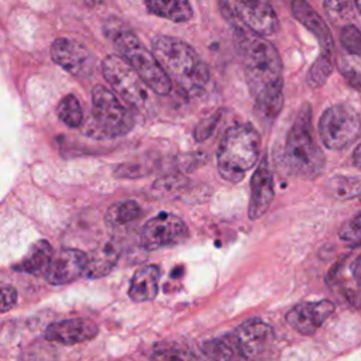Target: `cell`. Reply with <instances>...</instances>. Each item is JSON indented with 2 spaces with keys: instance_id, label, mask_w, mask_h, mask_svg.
Masks as SVG:
<instances>
[{
  "instance_id": "cell-20",
  "label": "cell",
  "mask_w": 361,
  "mask_h": 361,
  "mask_svg": "<svg viewBox=\"0 0 361 361\" xmlns=\"http://www.w3.org/2000/svg\"><path fill=\"white\" fill-rule=\"evenodd\" d=\"M54 257L52 245L47 240L35 241L24 258L14 267L20 272H25L30 275H45L51 261Z\"/></svg>"
},
{
  "instance_id": "cell-2",
  "label": "cell",
  "mask_w": 361,
  "mask_h": 361,
  "mask_svg": "<svg viewBox=\"0 0 361 361\" xmlns=\"http://www.w3.org/2000/svg\"><path fill=\"white\" fill-rule=\"evenodd\" d=\"M152 52L169 79L183 93L188 96L204 93L210 80V72L204 61L189 44L175 37L157 35L152 39Z\"/></svg>"
},
{
  "instance_id": "cell-22",
  "label": "cell",
  "mask_w": 361,
  "mask_h": 361,
  "mask_svg": "<svg viewBox=\"0 0 361 361\" xmlns=\"http://www.w3.org/2000/svg\"><path fill=\"white\" fill-rule=\"evenodd\" d=\"M144 3L154 16L175 23H185L193 16L189 0H144Z\"/></svg>"
},
{
  "instance_id": "cell-4",
  "label": "cell",
  "mask_w": 361,
  "mask_h": 361,
  "mask_svg": "<svg viewBox=\"0 0 361 361\" xmlns=\"http://www.w3.org/2000/svg\"><path fill=\"white\" fill-rule=\"evenodd\" d=\"M104 32L111 39L118 54L138 72L155 94L164 96L172 90V80L164 71L155 54L147 49L137 35L120 20H107L104 23Z\"/></svg>"
},
{
  "instance_id": "cell-24",
  "label": "cell",
  "mask_w": 361,
  "mask_h": 361,
  "mask_svg": "<svg viewBox=\"0 0 361 361\" xmlns=\"http://www.w3.org/2000/svg\"><path fill=\"white\" fill-rule=\"evenodd\" d=\"M141 214V206L135 200H121L111 204L106 214L104 221L109 226H123L137 220Z\"/></svg>"
},
{
  "instance_id": "cell-9",
  "label": "cell",
  "mask_w": 361,
  "mask_h": 361,
  "mask_svg": "<svg viewBox=\"0 0 361 361\" xmlns=\"http://www.w3.org/2000/svg\"><path fill=\"white\" fill-rule=\"evenodd\" d=\"M189 235L185 221L169 212H161L149 219L140 234V244L147 251L168 248L183 243Z\"/></svg>"
},
{
  "instance_id": "cell-19",
  "label": "cell",
  "mask_w": 361,
  "mask_h": 361,
  "mask_svg": "<svg viewBox=\"0 0 361 361\" xmlns=\"http://www.w3.org/2000/svg\"><path fill=\"white\" fill-rule=\"evenodd\" d=\"M159 278H161V271L157 265L154 264L142 265L133 275V279L128 288V296L134 302H148L155 299L158 293Z\"/></svg>"
},
{
  "instance_id": "cell-33",
  "label": "cell",
  "mask_w": 361,
  "mask_h": 361,
  "mask_svg": "<svg viewBox=\"0 0 361 361\" xmlns=\"http://www.w3.org/2000/svg\"><path fill=\"white\" fill-rule=\"evenodd\" d=\"M353 275H354V279L357 281L358 286L361 288V255L357 258V261L353 265Z\"/></svg>"
},
{
  "instance_id": "cell-30",
  "label": "cell",
  "mask_w": 361,
  "mask_h": 361,
  "mask_svg": "<svg viewBox=\"0 0 361 361\" xmlns=\"http://www.w3.org/2000/svg\"><path fill=\"white\" fill-rule=\"evenodd\" d=\"M338 237L347 243L361 241V212L343 224L338 230Z\"/></svg>"
},
{
  "instance_id": "cell-5",
  "label": "cell",
  "mask_w": 361,
  "mask_h": 361,
  "mask_svg": "<svg viewBox=\"0 0 361 361\" xmlns=\"http://www.w3.org/2000/svg\"><path fill=\"white\" fill-rule=\"evenodd\" d=\"M261 137L247 123L228 127L217 148V169L223 179L238 183L259 159Z\"/></svg>"
},
{
  "instance_id": "cell-34",
  "label": "cell",
  "mask_w": 361,
  "mask_h": 361,
  "mask_svg": "<svg viewBox=\"0 0 361 361\" xmlns=\"http://www.w3.org/2000/svg\"><path fill=\"white\" fill-rule=\"evenodd\" d=\"M353 164L357 168H361V144H358L353 152Z\"/></svg>"
},
{
  "instance_id": "cell-10",
  "label": "cell",
  "mask_w": 361,
  "mask_h": 361,
  "mask_svg": "<svg viewBox=\"0 0 361 361\" xmlns=\"http://www.w3.org/2000/svg\"><path fill=\"white\" fill-rule=\"evenodd\" d=\"M52 61L76 78H89L94 71V58L80 42L71 38H56L49 49Z\"/></svg>"
},
{
  "instance_id": "cell-14",
  "label": "cell",
  "mask_w": 361,
  "mask_h": 361,
  "mask_svg": "<svg viewBox=\"0 0 361 361\" xmlns=\"http://www.w3.org/2000/svg\"><path fill=\"white\" fill-rule=\"evenodd\" d=\"M87 254L76 248H62L58 251L45 272V279L51 285L71 283L85 275Z\"/></svg>"
},
{
  "instance_id": "cell-25",
  "label": "cell",
  "mask_w": 361,
  "mask_h": 361,
  "mask_svg": "<svg viewBox=\"0 0 361 361\" xmlns=\"http://www.w3.org/2000/svg\"><path fill=\"white\" fill-rule=\"evenodd\" d=\"M58 118L68 126L69 128H78L83 123V110L76 96L66 94L63 96L56 107Z\"/></svg>"
},
{
  "instance_id": "cell-32",
  "label": "cell",
  "mask_w": 361,
  "mask_h": 361,
  "mask_svg": "<svg viewBox=\"0 0 361 361\" xmlns=\"http://www.w3.org/2000/svg\"><path fill=\"white\" fill-rule=\"evenodd\" d=\"M152 358L155 360H176V358H195L193 354H188L182 350H158L155 351L152 355Z\"/></svg>"
},
{
  "instance_id": "cell-27",
  "label": "cell",
  "mask_w": 361,
  "mask_h": 361,
  "mask_svg": "<svg viewBox=\"0 0 361 361\" xmlns=\"http://www.w3.org/2000/svg\"><path fill=\"white\" fill-rule=\"evenodd\" d=\"M336 65V58H330V56H324V55H317L316 61L313 62V65L310 66L307 76H306V82L312 89H319L322 87L326 80L329 79V76L331 75L333 69Z\"/></svg>"
},
{
  "instance_id": "cell-28",
  "label": "cell",
  "mask_w": 361,
  "mask_h": 361,
  "mask_svg": "<svg viewBox=\"0 0 361 361\" xmlns=\"http://www.w3.org/2000/svg\"><path fill=\"white\" fill-rule=\"evenodd\" d=\"M324 11L327 17L333 23H345L354 17L355 14V0H324L323 3Z\"/></svg>"
},
{
  "instance_id": "cell-13",
  "label": "cell",
  "mask_w": 361,
  "mask_h": 361,
  "mask_svg": "<svg viewBox=\"0 0 361 361\" xmlns=\"http://www.w3.org/2000/svg\"><path fill=\"white\" fill-rule=\"evenodd\" d=\"M231 336L235 340L244 360L259 357L268 350L275 337L272 327L258 319H251L241 323L234 331H231Z\"/></svg>"
},
{
  "instance_id": "cell-16",
  "label": "cell",
  "mask_w": 361,
  "mask_h": 361,
  "mask_svg": "<svg viewBox=\"0 0 361 361\" xmlns=\"http://www.w3.org/2000/svg\"><path fill=\"white\" fill-rule=\"evenodd\" d=\"M274 178L268 165L267 157H264L257 165L251 176V195L248 203V217L257 220L262 217L274 202Z\"/></svg>"
},
{
  "instance_id": "cell-15",
  "label": "cell",
  "mask_w": 361,
  "mask_h": 361,
  "mask_svg": "<svg viewBox=\"0 0 361 361\" xmlns=\"http://www.w3.org/2000/svg\"><path fill=\"white\" fill-rule=\"evenodd\" d=\"M334 303L330 300L303 302L286 313L288 324L303 336H312L334 313Z\"/></svg>"
},
{
  "instance_id": "cell-6",
  "label": "cell",
  "mask_w": 361,
  "mask_h": 361,
  "mask_svg": "<svg viewBox=\"0 0 361 361\" xmlns=\"http://www.w3.org/2000/svg\"><path fill=\"white\" fill-rule=\"evenodd\" d=\"M134 114L121 99L103 85L92 90V116L86 131L97 138L126 135L134 127Z\"/></svg>"
},
{
  "instance_id": "cell-29",
  "label": "cell",
  "mask_w": 361,
  "mask_h": 361,
  "mask_svg": "<svg viewBox=\"0 0 361 361\" xmlns=\"http://www.w3.org/2000/svg\"><path fill=\"white\" fill-rule=\"evenodd\" d=\"M220 118H221V110H217L212 116H207L206 118H203L195 128V140L199 142L207 140L216 130Z\"/></svg>"
},
{
  "instance_id": "cell-3",
  "label": "cell",
  "mask_w": 361,
  "mask_h": 361,
  "mask_svg": "<svg viewBox=\"0 0 361 361\" xmlns=\"http://www.w3.org/2000/svg\"><path fill=\"white\" fill-rule=\"evenodd\" d=\"M313 134L312 109L303 104L286 134L282 162L289 173L306 180L320 176L326 165L324 154Z\"/></svg>"
},
{
  "instance_id": "cell-23",
  "label": "cell",
  "mask_w": 361,
  "mask_h": 361,
  "mask_svg": "<svg viewBox=\"0 0 361 361\" xmlns=\"http://www.w3.org/2000/svg\"><path fill=\"white\" fill-rule=\"evenodd\" d=\"M202 351L207 358L213 360H244L231 333L220 338L206 341L202 347Z\"/></svg>"
},
{
  "instance_id": "cell-18",
  "label": "cell",
  "mask_w": 361,
  "mask_h": 361,
  "mask_svg": "<svg viewBox=\"0 0 361 361\" xmlns=\"http://www.w3.org/2000/svg\"><path fill=\"white\" fill-rule=\"evenodd\" d=\"M290 7L295 18L316 37L320 47L319 54L324 56L336 58L334 39L324 20L312 8V6L306 0H292Z\"/></svg>"
},
{
  "instance_id": "cell-1",
  "label": "cell",
  "mask_w": 361,
  "mask_h": 361,
  "mask_svg": "<svg viewBox=\"0 0 361 361\" xmlns=\"http://www.w3.org/2000/svg\"><path fill=\"white\" fill-rule=\"evenodd\" d=\"M231 27L255 106L261 114L274 118L283 106V76L279 52L272 42L248 28L241 20Z\"/></svg>"
},
{
  "instance_id": "cell-8",
  "label": "cell",
  "mask_w": 361,
  "mask_h": 361,
  "mask_svg": "<svg viewBox=\"0 0 361 361\" xmlns=\"http://www.w3.org/2000/svg\"><path fill=\"white\" fill-rule=\"evenodd\" d=\"M317 131L327 149L343 151L360 138L361 117L357 110L347 103L333 104L320 116Z\"/></svg>"
},
{
  "instance_id": "cell-12",
  "label": "cell",
  "mask_w": 361,
  "mask_h": 361,
  "mask_svg": "<svg viewBox=\"0 0 361 361\" xmlns=\"http://www.w3.org/2000/svg\"><path fill=\"white\" fill-rule=\"evenodd\" d=\"M238 18L252 31L268 37L278 31L279 20L271 0H234Z\"/></svg>"
},
{
  "instance_id": "cell-17",
  "label": "cell",
  "mask_w": 361,
  "mask_h": 361,
  "mask_svg": "<svg viewBox=\"0 0 361 361\" xmlns=\"http://www.w3.org/2000/svg\"><path fill=\"white\" fill-rule=\"evenodd\" d=\"M99 333V326L83 317L78 319H66L61 322L51 323L44 336L48 341H55L65 345L79 344L83 341H89L94 338Z\"/></svg>"
},
{
  "instance_id": "cell-36",
  "label": "cell",
  "mask_w": 361,
  "mask_h": 361,
  "mask_svg": "<svg viewBox=\"0 0 361 361\" xmlns=\"http://www.w3.org/2000/svg\"><path fill=\"white\" fill-rule=\"evenodd\" d=\"M355 4H357V8H358V11L361 14V0H355Z\"/></svg>"
},
{
  "instance_id": "cell-11",
  "label": "cell",
  "mask_w": 361,
  "mask_h": 361,
  "mask_svg": "<svg viewBox=\"0 0 361 361\" xmlns=\"http://www.w3.org/2000/svg\"><path fill=\"white\" fill-rule=\"evenodd\" d=\"M340 47L336 65L341 76L354 89H361V31L345 24L340 31Z\"/></svg>"
},
{
  "instance_id": "cell-31",
  "label": "cell",
  "mask_w": 361,
  "mask_h": 361,
  "mask_svg": "<svg viewBox=\"0 0 361 361\" xmlns=\"http://www.w3.org/2000/svg\"><path fill=\"white\" fill-rule=\"evenodd\" d=\"M18 300L17 290L11 285H0V313L11 310Z\"/></svg>"
},
{
  "instance_id": "cell-35",
  "label": "cell",
  "mask_w": 361,
  "mask_h": 361,
  "mask_svg": "<svg viewBox=\"0 0 361 361\" xmlns=\"http://www.w3.org/2000/svg\"><path fill=\"white\" fill-rule=\"evenodd\" d=\"M85 1H86L89 6H94V4L97 6V4H100L103 0H85Z\"/></svg>"
},
{
  "instance_id": "cell-21",
  "label": "cell",
  "mask_w": 361,
  "mask_h": 361,
  "mask_svg": "<svg viewBox=\"0 0 361 361\" xmlns=\"http://www.w3.org/2000/svg\"><path fill=\"white\" fill-rule=\"evenodd\" d=\"M120 250L111 243L106 241L90 254H87V265L85 275L87 278H102L107 275L118 261Z\"/></svg>"
},
{
  "instance_id": "cell-7",
  "label": "cell",
  "mask_w": 361,
  "mask_h": 361,
  "mask_svg": "<svg viewBox=\"0 0 361 361\" xmlns=\"http://www.w3.org/2000/svg\"><path fill=\"white\" fill-rule=\"evenodd\" d=\"M102 73L111 90L137 111H152L155 93L138 72L118 55H107L102 62Z\"/></svg>"
},
{
  "instance_id": "cell-26",
  "label": "cell",
  "mask_w": 361,
  "mask_h": 361,
  "mask_svg": "<svg viewBox=\"0 0 361 361\" xmlns=\"http://www.w3.org/2000/svg\"><path fill=\"white\" fill-rule=\"evenodd\" d=\"M327 193L336 199H350L361 193V179L353 176H334L329 180Z\"/></svg>"
}]
</instances>
